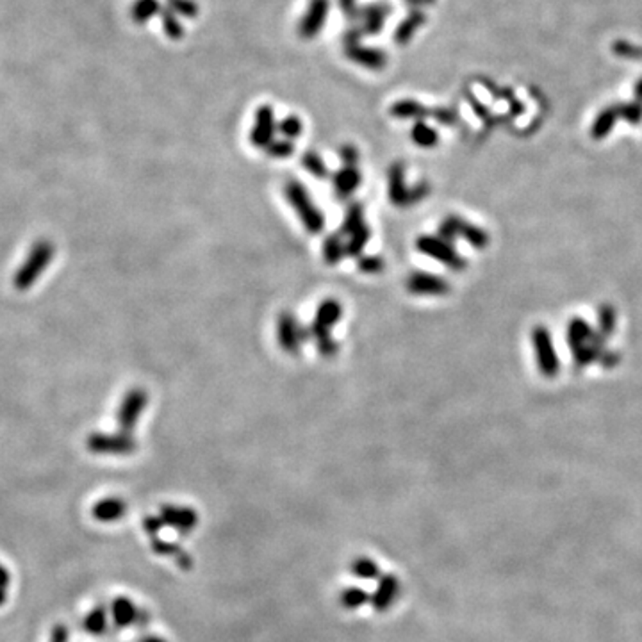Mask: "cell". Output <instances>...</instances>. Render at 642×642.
Segmentation results:
<instances>
[{
	"label": "cell",
	"instance_id": "cell-8",
	"mask_svg": "<svg viewBox=\"0 0 642 642\" xmlns=\"http://www.w3.org/2000/svg\"><path fill=\"white\" fill-rule=\"evenodd\" d=\"M405 285L410 295H417V297H443L451 291V285L446 278L424 273V271H412L407 278Z\"/></svg>",
	"mask_w": 642,
	"mask_h": 642
},
{
	"label": "cell",
	"instance_id": "cell-19",
	"mask_svg": "<svg viewBox=\"0 0 642 642\" xmlns=\"http://www.w3.org/2000/svg\"><path fill=\"white\" fill-rule=\"evenodd\" d=\"M617 120H619V111H617V107H609V109L601 111L593 124V131H590L593 138L594 139L607 138Z\"/></svg>",
	"mask_w": 642,
	"mask_h": 642
},
{
	"label": "cell",
	"instance_id": "cell-34",
	"mask_svg": "<svg viewBox=\"0 0 642 642\" xmlns=\"http://www.w3.org/2000/svg\"><path fill=\"white\" fill-rule=\"evenodd\" d=\"M432 117L436 118L437 121H441V124H446V125L453 124L455 121V114L451 113L450 109H434Z\"/></svg>",
	"mask_w": 642,
	"mask_h": 642
},
{
	"label": "cell",
	"instance_id": "cell-17",
	"mask_svg": "<svg viewBox=\"0 0 642 642\" xmlns=\"http://www.w3.org/2000/svg\"><path fill=\"white\" fill-rule=\"evenodd\" d=\"M348 256L346 243L343 241L341 234H331L323 243V259L328 266H335Z\"/></svg>",
	"mask_w": 642,
	"mask_h": 642
},
{
	"label": "cell",
	"instance_id": "cell-31",
	"mask_svg": "<svg viewBox=\"0 0 642 642\" xmlns=\"http://www.w3.org/2000/svg\"><path fill=\"white\" fill-rule=\"evenodd\" d=\"M168 4L173 13L186 16V18H195L198 15V6L193 0H168Z\"/></svg>",
	"mask_w": 642,
	"mask_h": 642
},
{
	"label": "cell",
	"instance_id": "cell-6",
	"mask_svg": "<svg viewBox=\"0 0 642 642\" xmlns=\"http://www.w3.org/2000/svg\"><path fill=\"white\" fill-rule=\"evenodd\" d=\"M439 234L444 241L451 243L455 237H462L473 248H485L489 244V234L480 227L468 223L466 220L458 218V216H448L439 227Z\"/></svg>",
	"mask_w": 642,
	"mask_h": 642
},
{
	"label": "cell",
	"instance_id": "cell-14",
	"mask_svg": "<svg viewBox=\"0 0 642 642\" xmlns=\"http://www.w3.org/2000/svg\"><path fill=\"white\" fill-rule=\"evenodd\" d=\"M346 56H348V59H352L353 63L361 64V66L364 68H373V70L384 68L387 63L384 52H380V50L376 49L361 47L359 43H348V47H346Z\"/></svg>",
	"mask_w": 642,
	"mask_h": 642
},
{
	"label": "cell",
	"instance_id": "cell-12",
	"mask_svg": "<svg viewBox=\"0 0 642 642\" xmlns=\"http://www.w3.org/2000/svg\"><path fill=\"white\" fill-rule=\"evenodd\" d=\"M362 182V175L357 166H343L334 175V191L338 198H350L359 189Z\"/></svg>",
	"mask_w": 642,
	"mask_h": 642
},
{
	"label": "cell",
	"instance_id": "cell-28",
	"mask_svg": "<svg viewBox=\"0 0 642 642\" xmlns=\"http://www.w3.org/2000/svg\"><path fill=\"white\" fill-rule=\"evenodd\" d=\"M295 152V145L290 139H273L270 147L266 148V154L271 159H287L291 157Z\"/></svg>",
	"mask_w": 642,
	"mask_h": 642
},
{
	"label": "cell",
	"instance_id": "cell-15",
	"mask_svg": "<svg viewBox=\"0 0 642 642\" xmlns=\"http://www.w3.org/2000/svg\"><path fill=\"white\" fill-rule=\"evenodd\" d=\"M594 338V331L590 328V325L587 321H583L582 318L571 319L567 325V345L573 352L583 348V346L590 345Z\"/></svg>",
	"mask_w": 642,
	"mask_h": 642
},
{
	"label": "cell",
	"instance_id": "cell-22",
	"mask_svg": "<svg viewBox=\"0 0 642 642\" xmlns=\"http://www.w3.org/2000/svg\"><path fill=\"white\" fill-rule=\"evenodd\" d=\"M369 237H371V229L368 225H362L355 234H352L348 237V241H346V252H348V256L359 259L362 256V252H364Z\"/></svg>",
	"mask_w": 642,
	"mask_h": 642
},
{
	"label": "cell",
	"instance_id": "cell-7",
	"mask_svg": "<svg viewBox=\"0 0 642 642\" xmlns=\"http://www.w3.org/2000/svg\"><path fill=\"white\" fill-rule=\"evenodd\" d=\"M148 405V393L145 389H131L125 395L124 402H121L120 410H118V423L120 428L125 434H131L134 430L136 423H138L139 416L145 412Z\"/></svg>",
	"mask_w": 642,
	"mask_h": 642
},
{
	"label": "cell",
	"instance_id": "cell-36",
	"mask_svg": "<svg viewBox=\"0 0 642 642\" xmlns=\"http://www.w3.org/2000/svg\"><path fill=\"white\" fill-rule=\"evenodd\" d=\"M66 638H68L66 628H64L63 624H59V626L54 628V631H52V641H50V642H66Z\"/></svg>",
	"mask_w": 642,
	"mask_h": 642
},
{
	"label": "cell",
	"instance_id": "cell-25",
	"mask_svg": "<svg viewBox=\"0 0 642 642\" xmlns=\"http://www.w3.org/2000/svg\"><path fill=\"white\" fill-rule=\"evenodd\" d=\"M277 131L280 132L285 139L293 141V139H297L298 136H302V132H304V124H302L300 118L287 117V118H284L282 121H278Z\"/></svg>",
	"mask_w": 642,
	"mask_h": 642
},
{
	"label": "cell",
	"instance_id": "cell-38",
	"mask_svg": "<svg viewBox=\"0 0 642 642\" xmlns=\"http://www.w3.org/2000/svg\"><path fill=\"white\" fill-rule=\"evenodd\" d=\"M339 4H341L343 9L350 11L353 8V4H355V0H339Z\"/></svg>",
	"mask_w": 642,
	"mask_h": 642
},
{
	"label": "cell",
	"instance_id": "cell-27",
	"mask_svg": "<svg viewBox=\"0 0 642 642\" xmlns=\"http://www.w3.org/2000/svg\"><path fill=\"white\" fill-rule=\"evenodd\" d=\"M357 266L364 275H380L386 268V261L380 256H361L357 259Z\"/></svg>",
	"mask_w": 642,
	"mask_h": 642
},
{
	"label": "cell",
	"instance_id": "cell-26",
	"mask_svg": "<svg viewBox=\"0 0 642 642\" xmlns=\"http://www.w3.org/2000/svg\"><path fill=\"white\" fill-rule=\"evenodd\" d=\"M598 323H600V334L603 338H609L616 331V311L609 305H603L598 314Z\"/></svg>",
	"mask_w": 642,
	"mask_h": 642
},
{
	"label": "cell",
	"instance_id": "cell-16",
	"mask_svg": "<svg viewBox=\"0 0 642 642\" xmlns=\"http://www.w3.org/2000/svg\"><path fill=\"white\" fill-rule=\"evenodd\" d=\"M391 117L398 118V120H421L424 117H432V111H428L423 104L417 100H398L396 104L391 105Z\"/></svg>",
	"mask_w": 642,
	"mask_h": 642
},
{
	"label": "cell",
	"instance_id": "cell-23",
	"mask_svg": "<svg viewBox=\"0 0 642 642\" xmlns=\"http://www.w3.org/2000/svg\"><path fill=\"white\" fill-rule=\"evenodd\" d=\"M161 11L157 0H136L132 6V20L138 23H145L154 18Z\"/></svg>",
	"mask_w": 642,
	"mask_h": 642
},
{
	"label": "cell",
	"instance_id": "cell-5",
	"mask_svg": "<svg viewBox=\"0 0 642 642\" xmlns=\"http://www.w3.org/2000/svg\"><path fill=\"white\" fill-rule=\"evenodd\" d=\"M311 338L309 328L302 327L298 319L295 318L293 312L284 311L280 312L277 319V339L278 346L290 355H297L302 350L304 343Z\"/></svg>",
	"mask_w": 642,
	"mask_h": 642
},
{
	"label": "cell",
	"instance_id": "cell-13",
	"mask_svg": "<svg viewBox=\"0 0 642 642\" xmlns=\"http://www.w3.org/2000/svg\"><path fill=\"white\" fill-rule=\"evenodd\" d=\"M90 448L102 453H127L136 448L131 436H93L90 439Z\"/></svg>",
	"mask_w": 642,
	"mask_h": 642
},
{
	"label": "cell",
	"instance_id": "cell-10",
	"mask_svg": "<svg viewBox=\"0 0 642 642\" xmlns=\"http://www.w3.org/2000/svg\"><path fill=\"white\" fill-rule=\"evenodd\" d=\"M387 195L393 206L396 207H409L410 203V188H407L405 182V168L402 162H395L387 172Z\"/></svg>",
	"mask_w": 642,
	"mask_h": 642
},
{
	"label": "cell",
	"instance_id": "cell-18",
	"mask_svg": "<svg viewBox=\"0 0 642 642\" xmlns=\"http://www.w3.org/2000/svg\"><path fill=\"white\" fill-rule=\"evenodd\" d=\"M362 225H366L364 220V207L361 206L359 202L350 203L348 209H346L345 220L341 223V236H352L355 234L357 230L361 229Z\"/></svg>",
	"mask_w": 642,
	"mask_h": 642
},
{
	"label": "cell",
	"instance_id": "cell-21",
	"mask_svg": "<svg viewBox=\"0 0 642 642\" xmlns=\"http://www.w3.org/2000/svg\"><path fill=\"white\" fill-rule=\"evenodd\" d=\"M410 138H412V141L421 148H434L437 145V141H439L437 132L434 131V129L428 127L427 124H423V121L414 124L412 131H410Z\"/></svg>",
	"mask_w": 642,
	"mask_h": 642
},
{
	"label": "cell",
	"instance_id": "cell-33",
	"mask_svg": "<svg viewBox=\"0 0 642 642\" xmlns=\"http://www.w3.org/2000/svg\"><path fill=\"white\" fill-rule=\"evenodd\" d=\"M339 155H341L343 166H357L359 165V150L353 145H343L339 148Z\"/></svg>",
	"mask_w": 642,
	"mask_h": 642
},
{
	"label": "cell",
	"instance_id": "cell-1",
	"mask_svg": "<svg viewBox=\"0 0 642 642\" xmlns=\"http://www.w3.org/2000/svg\"><path fill=\"white\" fill-rule=\"evenodd\" d=\"M343 318V305L335 298H327L316 309L314 319L309 325V335L314 339V345L321 357L334 359L339 352V345L332 338V328L339 323Z\"/></svg>",
	"mask_w": 642,
	"mask_h": 642
},
{
	"label": "cell",
	"instance_id": "cell-39",
	"mask_svg": "<svg viewBox=\"0 0 642 642\" xmlns=\"http://www.w3.org/2000/svg\"><path fill=\"white\" fill-rule=\"evenodd\" d=\"M6 598H8V594H6V587H0V607L6 603Z\"/></svg>",
	"mask_w": 642,
	"mask_h": 642
},
{
	"label": "cell",
	"instance_id": "cell-32",
	"mask_svg": "<svg viewBox=\"0 0 642 642\" xmlns=\"http://www.w3.org/2000/svg\"><path fill=\"white\" fill-rule=\"evenodd\" d=\"M619 111V118L623 120H628L630 124H638L642 120V109L638 104H628V105H619L617 107Z\"/></svg>",
	"mask_w": 642,
	"mask_h": 642
},
{
	"label": "cell",
	"instance_id": "cell-20",
	"mask_svg": "<svg viewBox=\"0 0 642 642\" xmlns=\"http://www.w3.org/2000/svg\"><path fill=\"white\" fill-rule=\"evenodd\" d=\"M423 22H424L423 13H420V11L410 13V15L407 16L402 23H400L398 29H396V32H395L396 43H398V45H405V43L414 36V32L417 30V27H420Z\"/></svg>",
	"mask_w": 642,
	"mask_h": 642
},
{
	"label": "cell",
	"instance_id": "cell-9",
	"mask_svg": "<svg viewBox=\"0 0 642 642\" xmlns=\"http://www.w3.org/2000/svg\"><path fill=\"white\" fill-rule=\"evenodd\" d=\"M277 121H275V113L271 105H261L256 111V120H254L252 132H250V141L256 148L266 150L271 145L277 132Z\"/></svg>",
	"mask_w": 642,
	"mask_h": 642
},
{
	"label": "cell",
	"instance_id": "cell-30",
	"mask_svg": "<svg viewBox=\"0 0 642 642\" xmlns=\"http://www.w3.org/2000/svg\"><path fill=\"white\" fill-rule=\"evenodd\" d=\"M386 13H387V9H384V8L368 9V15H366V25H364L366 32H371V34L379 32L384 25V20H386V16H387Z\"/></svg>",
	"mask_w": 642,
	"mask_h": 642
},
{
	"label": "cell",
	"instance_id": "cell-24",
	"mask_svg": "<svg viewBox=\"0 0 642 642\" xmlns=\"http://www.w3.org/2000/svg\"><path fill=\"white\" fill-rule=\"evenodd\" d=\"M302 165H304V168L307 170L312 177H316V179H327V177L331 175L323 157L319 154H316V152H305V154L302 155Z\"/></svg>",
	"mask_w": 642,
	"mask_h": 642
},
{
	"label": "cell",
	"instance_id": "cell-4",
	"mask_svg": "<svg viewBox=\"0 0 642 642\" xmlns=\"http://www.w3.org/2000/svg\"><path fill=\"white\" fill-rule=\"evenodd\" d=\"M416 248L423 254V256L444 264V266H448L450 270L462 271L466 268V261L462 259L460 254H458L448 241H444L443 237L421 236L420 239L416 241Z\"/></svg>",
	"mask_w": 642,
	"mask_h": 642
},
{
	"label": "cell",
	"instance_id": "cell-40",
	"mask_svg": "<svg viewBox=\"0 0 642 642\" xmlns=\"http://www.w3.org/2000/svg\"><path fill=\"white\" fill-rule=\"evenodd\" d=\"M635 93H637V98H642V81L638 83V86H637V90H635Z\"/></svg>",
	"mask_w": 642,
	"mask_h": 642
},
{
	"label": "cell",
	"instance_id": "cell-11",
	"mask_svg": "<svg viewBox=\"0 0 642 642\" xmlns=\"http://www.w3.org/2000/svg\"><path fill=\"white\" fill-rule=\"evenodd\" d=\"M328 15V0H311L307 11H305L304 18H302L300 25H298V32L302 38H314L316 34L321 30L325 20Z\"/></svg>",
	"mask_w": 642,
	"mask_h": 642
},
{
	"label": "cell",
	"instance_id": "cell-29",
	"mask_svg": "<svg viewBox=\"0 0 642 642\" xmlns=\"http://www.w3.org/2000/svg\"><path fill=\"white\" fill-rule=\"evenodd\" d=\"M161 22H162V30H165V34L168 36V38H172V40L182 38V34H184V29H182L181 22H179V20L175 18V15H173V13L162 11Z\"/></svg>",
	"mask_w": 642,
	"mask_h": 642
},
{
	"label": "cell",
	"instance_id": "cell-37",
	"mask_svg": "<svg viewBox=\"0 0 642 642\" xmlns=\"http://www.w3.org/2000/svg\"><path fill=\"white\" fill-rule=\"evenodd\" d=\"M9 582H11V575H9V571L0 564V587H8Z\"/></svg>",
	"mask_w": 642,
	"mask_h": 642
},
{
	"label": "cell",
	"instance_id": "cell-3",
	"mask_svg": "<svg viewBox=\"0 0 642 642\" xmlns=\"http://www.w3.org/2000/svg\"><path fill=\"white\" fill-rule=\"evenodd\" d=\"M532 343H533V352H535V361H537L539 373L546 379H553L559 375L560 361L557 357L555 346H553L552 334L546 327L537 325L532 331Z\"/></svg>",
	"mask_w": 642,
	"mask_h": 642
},
{
	"label": "cell",
	"instance_id": "cell-2",
	"mask_svg": "<svg viewBox=\"0 0 642 642\" xmlns=\"http://www.w3.org/2000/svg\"><path fill=\"white\" fill-rule=\"evenodd\" d=\"M284 196L290 202V206L293 207L297 216L300 218V222L304 223L305 230L312 236L323 232L325 229V216L323 213L318 209L314 202H312L311 195L307 193V189L304 188V184L298 181H287L284 184Z\"/></svg>",
	"mask_w": 642,
	"mask_h": 642
},
{
	"label": "cell",
	"instance_id": "cell-35",
	"mask_svg": "<svg viewBox=\"0 0 642 642\" xmlns=\"http://www.w3.org/2000/svg\"><path fill=\"white\" fill-rule=\"evenodd\" d=\"M600 362L603 366H607V368H612V366H616L617 362H619V355H617V353H607V352H605L603 357H601Z\"/></svg>",
	"mask_w": 642,
	"mask_h": 642
}]
</instances>
